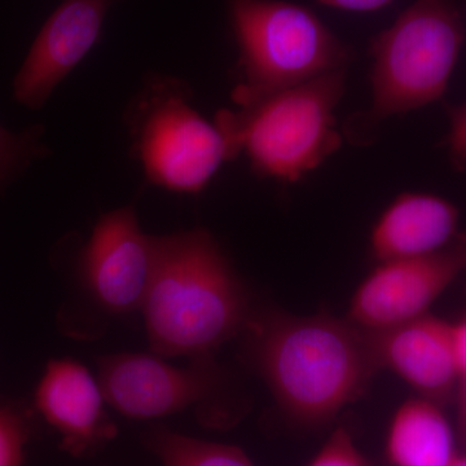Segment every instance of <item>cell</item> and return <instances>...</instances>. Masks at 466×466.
I'll list each match as a JSON object with an SVG mask.
<instances>
[{
    "mask_svg": "<svg viewBox=\"0 0 466 466\" xmlns=\"http://www.w3.org/2000/svg\"><path fill=\"white\" fill-rule=\"evenodd\" d=\"M242 334L279 406L302 425L329 422L381 370L370 333L349 319L254 311Z\"/></svg>",
    "mask_w": 466,
    "mask_h": 466,
    "instance_id": "obj_1",
    "label": "cell"
},
{
    "mask_svg": "<svg viewBox=\"0 0 466 466\" xmlns=\"http://www.w3.org/2000/svg\"><path fill=\"white\" fill-rule=\"evenodd\" d=\"M153 354L205 360L244 333L249 294L205 229L156 238V260L142 308Z\"/></svg>",
    "mask_w": 466,
    "mask_h": 466,
    "instance_id": "obj_2",
    "label": "cell"
},
{
    "mask_svg": "<svg viewBox=\"0 0 466 466\" xmlns=\"http://www.w3.org/2000/svg\"><path fill=\"white\" fill-rule=\"evenodd\" d=\"M465 41L464 23L453 0H416L370 45L372 103L350 116V142L367 144L390 116L441 100Z\"/></svg>",
    "mask_w": 466,
    "mask_h": 466,
    "instance_id": "obj_3",
    "label": "cell"
},
{
    "mask_svg": "<svg viewBox=\"0 0 466 466\" xmlns=\"http://www.w3.org/2000/svg\"><path fill=\"white\" fill-rule=\"evenodd\" d=\"M346 69L309 79L238 112L218 113L232 157L247 153L257 174L296 183L339 149L334 112Z\"/></svg>",
    "mask_w": 466,
    "mask_h": 466,
    "instance_id": "obj_4",
    "label": "cell"
},
{
    "mask_svg": "<svg viewBox=\"0 0 466 466\" xmlns=\"http://www.w3.org/2000/svg\"><path fill=\"white\" fill-rule=\"evenodd\" d=\"M241 81L233 101L248 109L271 95L348 67L351 50L309 8L284 0H228Z\"/></svg>",
    "mask_w": 466,
    "mask_h": 466,
    "instance_id": "obj_5",
    "label": "cell"
},
{
    "mask_svg": "<svg viewBox=\"0 0 466 466\" xmlns=\"http://www.w3.org/2000/svg\"><path fill=\"white\" fill-rule=\"evenodd\" d=\"M139 152L147 177L175 192L198 193L233 158L225 134L180 95L153 101L144 116Z\"/></svg>",
    "mask_w": 466,
    "mask_h": 466,
    "instance_id": "obj_6",
    "label": "cell"
},
{
    "mask_svg": "<svg viewBox=\"0 0 466 466\" xmlns=\"http://www.w3.org/2000/svg\"><path fill=\"white\" fill-rule=\"evenodd\" d=\"M465 269L466 247L459 236L437 253L380 263L352 296L348 319L376 332L424 317Z\"/></svg>",
    "mask_w": 466,
    "mask_h": 466,
    "instance_id": "obj_7",
    "label": "cell"
},
{
    "mask_svg": "<svg viewBox=\"0 0 466 466\" xmlns=\"http://www.w3.org/2000/svg\"><path fill=\"white\" fill-rule=\"evenodd\" d=\"M156 260V238L140 229L133 208L101 217L82 254L84 280L112 314L142 309Z\"/></svg>",
    "mask_w": 466,
    "mask_h": 466,
    "instance_id": "obj_8",
    "label": "cell"
},
{
    "mask_svg": "<svg viewBox=\"0 0 466 466\" xmlns=\"http://www.w3.org/2000/svg\"><path fill=\"white\" fill-rule=\"evenodd\" d=\"M217 375L198 360L177 368L159 357L116 354L99 359V385L109 406L134 420L157 419L182 412L213 394Z\"/></svg>",
    "mask_w": 466,
    "mask_h": 466,
    "instance_id": "obj_9",
    "label": "cell"
},
{
    "mask_svg": "<svg viewBox=\"0 0 466 466\" xmlns=\"http://www.w3.org/2000/svg\"><path fill=\"white\" fill-rule=\"evenodd\" d=\"M115 0H64L42 27L15 78L14 96L27 108L45 106L57 85L94 47Z\"/></svg>",
    "mask_w": 466,
    "mask_h": 466,
    "instance_id": "obj_10",
    "label": "cell"
},
{
    "mask_svg": "<svg viewBox=\"0 0 466 466\" xmlns=\"http://www.w3.org/2000/svg\"><path fill=\"white\" fill-rule=\"evenodd\" d=\"M36 410L61 438V449L75 458H88L118 434L106 410L99 382L70 359L51 360L36 386Z\"/></svg>",
    "mask_w": 466,
    "mask_h": 466,
    "instance_id": "obj_11",
    "label": "cell"
},
{
    "mask_svg": "<svg viewBox=\"0 0 466 466\" xmlns=\"http://www.w3.org/2000/svg\"><path fill=\"white\" fill-rule=\"evenodd\" d=\"M368 333L380 370H391L421 398L437 404L449 400L455 392L460 375L452 324L426 314Z\"/></svg>",
    "mask_w": 466,
    "mask_h": 466,
    "instance_id": "obj_12",
    "label": "cell"
},
{
    "mask_svg": "<svg viewBox=\"0 0 466 466\" xmlns=\"http://www.w3.org/2000/svg\"><path fill=\"white\" fill-rule=\"evenodd\" d=\"M459 208L440 196L401 193L383 211L370 235L380 263L429 256L458 238Z\"/></svg>",
    "mask_w": 466,
    "mask_h": 466,
    "instance_id": "obj_13",
    "label": "cell"
},
{
    "mask_svg": "<svg viewBox=\"0 0 466 466\" xmlns=\"http://www.w3.org/2000/svg\"><path fill=\"white\" fill-rule=\"evenodd\" d=\"M386 455L391 466H449L455 444L440 404L425 398L401 404L389 429Z\"/></svg>",
    "mask_w": 466,
    "mask_h": 466,
    "instance_id": "obj_14",
    "label": "cell"
},
{
    "mask_svg": "<svg viewBox=\"0 0 466 466\" xmlns=\"http://www.w3.org/2000/svg\"><path fill=\"white\" fill-rule=\"evenodd\" d=\"M144 441L162 466H254L238 447L196 440L165 429L149 431Z\"/></svg>",
    "mask_w": 466,
    "mask_h": 466,
    "instance_id": "obj_15",
    "label": "cell"
},
{
    "mask_svg": "<svg viewBox=\"0 0 466 466\" xmlns=\"http://www.w3.org/2000/svg\"><path fill=\"white\" fill-rule=\"evenodd\" d=\"M39 126L16 134L0 126V191L7 188L36 159L47 155Z\"/></svg>",
    "mask_w": 466,
    "mask_h": 466,
    "instance_id": "obj_16",
    "label": "cell"
},
{
    "mask_svg": "<svg viewBox=\"0 0 466 466\" xmlns=\"http://www.w3.org/2000/svg\"><path fill=\"white\" fill-rule=\"evenodd\" d=\"M32 437L29 410L16 401H0V466H23Z\"/></svg>",
    "mask_w": 466,
    "mask_h": 466,
    "instance_id": "obj_17",
    "label": "cell"
},
{
    "mask_svg": "<svg viewBox=\"0 0 466 466\" xmlns=\"http://www.w3.org/2000/svg\"><path fill=\"white\" fill-rule=\"evenodd\" d=\"M309 466H370L348 429L339 428Z\"/></svg>",
    "mask_w": 466,
    "mask_h": 466,
    "instance_id": "obj_18",
    "label": "cell"
},
{
    "mask_svg": "<svg viewBox=\"0 0 466 466\" xmlns=\"http://www.w3.org/2000/svg\"><path fill=\"white\" fill-rule=\"evenodd\" d=\"M450 130L446 137V147L453 167L466 170V103L447 108Z\"/></svg>",
    "mask_w": 466,
    "mask_h": 466,
    "instance_id": "obj_19",
    "label": "cell"
},
{
    "mask_svg": "<svg viewBox=\"0 0 466 466\" xmlns=\"http://www.w3.org/2000/svg\"><path fill=\"white\" fill-rule=\"evenodd\" d=\"M320 5L350 12H372L385 7L392 0H318Z\"/></svg>",
    "mask_w": 466,
    "mask_h": 466,
    "instance_id": "obj_20",
    "label": "cell"
},
{
    "mask_svg": "<svg viewBox=\"0 0 466 466\" xmlns=\"http://www.w3.org/2000/svg\"><path fill=\"white\" fill-rule=\"evenodd\" d=\"M452 342L459 375L466 376V315L459 323L452 324Z\"/></svg>",
    "mask_w": 466,
    "mask_h": 466,
    "instance_id": "obj_21",
    "label": "cell"
},
{
    "mask_svg": "<svg viewBox=\"0 0 466 466\" xmlns=\"http://www.w3.org/2000/svg\"><path fill=\"white\" fill-rule=\"evenodd\" d=\"M456 400H458L459 424L466 438V376H460L456 386Z\"/></svg>",
    "mask_w": 466,
    "mask_h": 466,
    "instance_id": "obj_22",
    "label": "cell"
},
{
    "mask_svg": "<svg viewBox=\"0 0 466 466\" xmlns=\"http://www.w3.org/2000/svg\"><path fill=\"white\" fill-rule=\"evenodd\" d=\"M449 466H466V456H456Z\"/></svg>",
    "mask_w": 466,
    "mask_h": 466,
    "instance_id": "obj_23",
    "label": "cell"
},
{
    "mask_svg": "<svg viewBox=\"0 0 466 466\" xmlns=\"http://www.w3.org/2000/svg\"><path fill=\"white\" fill-rule=\"evenodd\" d=\"M459 238H460V240L464 242L465 247H466V233H462V235H459Z\"/></svg>",
    "mask_w": 466,
    "mask_h": 466,
    "instance_id": "obj_24",
    "label": "cell"
}]
</instances>
